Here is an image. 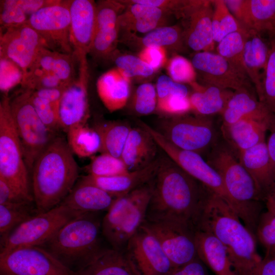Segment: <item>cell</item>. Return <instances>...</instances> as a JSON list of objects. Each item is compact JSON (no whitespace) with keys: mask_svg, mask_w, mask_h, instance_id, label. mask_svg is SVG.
Returning <instances> with one entry per match:
<instances>
[{"mask_svg":"<svg viewBox=\"0 0 275 275\" xmlns=\"http://www.w3.org/2000/svg\"><path fill=\"white\" fill-rule=\"evenodd\" d=\"M164 154L158 157L145 221H176L196 231L210 190Z\"/></svg>","mask_w":275,"mask_h":275,"instance_id":"obj_1","label":"cell"},{"mask_svg":"<svg viewBox=\"0 0 275 275\" xmlns=\"http://www.w3.org/2000/svg\"><path fill=\"white\" fill-rule=\"evenodd\" d=\"M243 224L236 212L210 191L197 230L210 232L221 241L237 275H254L262 258L255 235Z\"/></svg>","mask_w":275,"mask_h":275,"instance_id":"obj_2","label":"cell"},{"mask_svg":"<svg viewBox=\"0 0 275 275\" xmlns=\"http://www.w3.org/2000/svg\"><path fill=\"white\" fill-rule=\"evenodd\" d=\"M32 195L38 213L59 205L78 178V167L67 140L58 135L34 163Z\"/></svg>","mask_w":275,"mask_h":275,"instance_id":"obj_3","label":"cell"},{"mask_svg":"<svg viewBox=\"0 0 275 275\" xmlns=\"http://www.w3.org/2000/svg\"><path fill=\"white\" fill-rule=\"evenodd\" d=\"M94 214H86L71 220L41 247L73 271L79 272L102 249L101 224Z\"/></svg>","mask_w":275,"mask_h":275,"instance_id":"obj_4","label":"cell"},{"mask_svg":"<svg viewBox=\"0 0 275 275\" xmlns=\"http://www.w3.org/2000/svg\"><path fill=\"white\" fill-rule=\"evenodd\" d=\"M208 153L207 162L221 176L229 195L241 208L244 225L255 234L262 199L254 181L227 145L217 143Z\"/></svg>","mask_w":275,"mask_h":275,"instance_id":"obj_5","label":"cell"},{"mask_svg":"<svg viewBox=\"0 0 275 275\" xmlns=\"http://www.w3.org/2000/svg\"><path fill=\"white\" fill-rule=\"evenodd\" d=\"M153 179L118 197L107 211L101 232L113 249L125 251L129 240L145 221Z\"/></svg>","mask_w":275,"mask_h":275,"instance_id":"obj_6","label":"cell"},{"mask_svg":"<svg viewBox=\"0 0 275 275\" xmlns=\"http://www.w3.org/2000/svg\"><path fill=\"white\" fill-rule=\"evenodd\" d=\"M10 98L4 94L0 102V178L24 199L34 202L29 170L10 106Z\"/></svg>","mask_w":275,"mask_h":275,"instance_id":"obj_7","label":"cell"},{"mask_svg":"<svg viewBox=\"0 0 275 275\" xmlns=\"http://www.w3.org/2000/svg\"><path fill=\"white\" fill-rule=\"evenodd\" d=\"M32 90L22 89L12 99L10 106L29 171L36 159L59 134L42 122L31 101Z\"/></svg>","mask_w":275,"mask_h":275,"instance_id":"obj_8","label":"cell"},{"mask_svg":"<svg viewBox=\"0 0 275 275\" xmlns=\"http://www.w3.org/2000/svg\"><path fill=\"white\" fill-rule=\"evenodd\" d=\"M175 146L200 155L217 143V133L210 117L198 115L162 118L153 128Z\"/></svg>","mask_w":275,"mask_h":275,"instance_id":"obj_9","label":"cell"},{"mask_svg":"<svg viewBox=\"0 0 275 275\" xmlns=\"http://www.w3.org/2000/svg\"><path fill=\"white\" fill-rule=\"evenodd\" d=\"M81 215L62 205L38 213L1 237L0 253L21 248L42 246L66 223Z\"/></svg>","mask_w":275,"mask_h":275,"instance_id":"obj_10","label":"cell"},{"mask_svg":"<svg viewBox=\"0 0 275 275\" xmlns=\"http://www.w3.org/2000/svg\"><path fill=\"white\" fill-rule=\"evenodd\" d=\"M140 125L151 134L159 148L168 156L211 191L222 198L243 221L241 208L229 195L221 176L201 155L175 146L153 127L144 122L140 121Z\"/></svg>","mask_w":275,"mask_h":275,"instance_id":"obj_11","label":"cell"},{"mask_svg":"<svg viewBox=\"0 0 275 275\" xmlns=\"http://www.w3.org/2000/svg\"><path fill=\"white\" fill-rule=\"evenodd\" d=\"M0 275H78L41 246L0 253Z\"/></svg>","mask_w":275,"mask_h":275,"instance_id":"obj_12","label":"cell"},{"mask_svg":"<svg viewBox=\"0 0 275 275\" xmlns=\"http://www.w3.org/2000/svg\"><path fill=\"white\" fill-rule=\"evenodd\" d=\"M26 23L42 37L48 49L73 55L70 41V14L68 1L44 7Z\"/></svg>","mask_w":275,"mask_h":275,"instance_id":"obj_13","label":"cell"},{"mask_svg":"<svg viewBox=\"0 0 275 275\" xmlns=\"http://www.w3.org/2000/svg\"><path fill=\"white\" fill-rule=\"evenodd\" d=\"M144 224L157 238L175 268L198 257L196 231L189 226L172 221H145Z\"/></svg>","mask_w":275,"mask_h":275,"instance_id":"obj_14","label":"cell"},{"mask_svg":"<svg viewBox=\"0 0 275 275\" xmlns=\"http://www.w3.org/2000/svg\"><path fill=\"white\" fill-rule=\"evenodd\" d=\"M43 47H46L44 41L26 22L1 31L0 57L12 60L20 67L22 80L33 68Z\"/></svg>","mask_w":275,"mask_h":275,"instance_id":"obj_15","label":"cell"},{"mask_svg":"<svg viewBox=\"0 0 275 275\" xmlns=\"http://www.w3.org/2000/svg\"><path fill=\"white\" fill-rule=\"evenodd\" d=\"M70 41L79 74L88 76L87 56L90 52L95 25L96 3L91 0L68 1Z\"/></svg>","mask_w":275,"mask_h":275,"instance_id":"obj_16","label":"cell"},{"mask_svg":"<svg viewBox=\"0 0 275 275\" xmlns=\"http://www.w3.org/2000/svg\"><path fill=\"white\" fill-rule=\"evenodd\" d=\"M142 275H169L175 268L157 238L142 225L125 249Z\"/></svg>","mask_w":275,"mask_h":275,"instance_id":"obj_17","label":"cell"},{"mask_svg":"<svg viewBox=\"0 0 275 275\" xmlns=\"http://www.w3.org/2000/svg\"><path fill=\"white\" fill-rule=\"evenodd\" d=\"M191 62L203 85L234 91L249 89V77L217 53L196 52Z\"/></svg>","mask_w":275,"mask_h":275,"instance_id":"obj_18","label":"cell"},{"mask_svg":"<svg viewBox=\"0 0 275 275\" xmlns=\"http://www.w3.org/2000/svg\"><path fill=\"white\" fill-rule=\"evenodd\" d=\"M212 14V1L189 0L181 18L184 22L185 44L196 52L214 50Z\"/></svg>","mask_w":275,"mask_h":275,"instance_id":"obj_19","label":"cell"},{"mask_svg":"<svg viewBox=\"0 0 275 275\" xmlns=\"http://www.w3.org/2000/svg\"><path fill=\"white\" fill-rule=\"evenodd\" d=\"M88 78L78 76L69 84L58 104V114L63 131L86 124L90 117L88 94Z\"/></svg>","mask_w":275,"mask_h":275,"instance_id":"obj_20","label":"cell"},{"mask_svg":"<svg viewBox=\"0 0 275 275\" xmlns=\"http://www.w3.org/2000/svg\"><path fill=\"white\" fill-rule=\"evenodd\" d=\"M117 198L80 178L60 205L84 215L107 211Z\"/></svg>","mask_w":275,"mask_h":275,"instance_id":"obj_21","label":"cell"},{"mask_svg":"<svg viewBox=\"0 0 275 275\" xmlns=\"http://www.w3.org/2000/svg\"><path fill=\"white\" fill-rule=\"evenodd\" d=\"M159 148L151 134L146 129L141 126L132 127L120 158L129 172L138 171L157 159Z\"/></svg>","mask_w":275,"mask_h":275,"instance_id":"obj_22","label":"cell"},{"mask_svg":"<svg viewBox=\"0 0 275 275\" xmlns=\"http://www.w3.org/2000/svg\"><path fill=\"white\" fill-rule=\"evenodd\" d=\"M126 8L118 18L120 32L147 34L166 26L168 15L160 9L148 5L121 1Z\"/></svg>","mask_w":275,"mask_h":275,"instance_id":"obj_23","label":"cell"},{"mask_svg":"<svg viewBox=\"0 0 275 275\" xmlns=\"http://www.w3.org/2000/svg\"><path fill=\"white\" fill-rule=\"evenodd\" d=\"M237 158L253 178L264 201L267 193L275 186L266 142L237 152Z\"/></svg>","mask_w":275,"mask_h":275,"instance_id":"obj_24","label":"cell"},{"mask_svg":"<svg viewBox=\"0 0 275 275\" xmlns=\"http://www.w3.org/2000/svg\"><path fill=\"white\" fill-rule=\"evenodd\" d=\"M158 157L150 165L140 170L109 177L87 175L82 176L81 179L119 197L151 181L154 178L157 170Z\"/></svg>","mask_w":275,"mask_h":275,"instance_id":"obj_25","label":"cell"},{"mask_svg":"<svg viewBox=\"0 0 275 275\" xmlns=\"http://www.w3.org/2000/svg\"><path fill=\"white\" fill-rule=\"evenodd\" d=\"M270 117L268 119L245 118L229 126L222 125V132L230 148L237 153L265 141Z\"/></svg>","mask_w":275,"mask_h":275,"instance_id":"obj_26","label":"cell"},{"mask_svg":"<svg viewBox=\"0 0 275 275\" xmlns=\"http://www.w3.org/2000/svg\"><path fill=\"white\" fill-rule=\"evenodd\" d=\"M273 113L248 89L234 91L221 115L222 126L230 125L245 118L268 119Z\"/></svg>","mask_w":275,"mask_h":275,"instance_id":"obj_27","label":"cell"},{"mask_svg":"<svg viewBox=\"0 0 275 275\" xmlns=\"http://www.w3.org/2000/svg\"><path fill=\"white\" fill-rule=\"evenodd\" d=\"M195 243L198 258L216 275H237L225 246L212 233L197 230Z\"/></svg>","mask_w":275,"mask_h":275,"instance_id":"obj_28","label":"cell"},{"mask_svg":"<svg viewBox=\"0 0 275 275\" xmlns=\"http://www.w3.org/2000/svg\"><path fill=\"white\" fill-rule=\"evenodd\" d=\"M78 275H142L125 251L102 249Z\"/></svg>","mask_w":275,"mask_h":275,"instance_id":"obj_29","label":"cell"},{"mask_svg":"<svg viewBox=\"0 0 275 275\" xmlns=\"http://www.w3.org/2000/svg\"><path fill=\"white\" fill-rule=\"evenodd\" d=\"M131 79L113 68L102 74L96 82L98 95L108 111L114 112L123 108L130 95Z\"/></svg>","mask_w":275,"mask_h":275,"instance_id":"obj_30","label":"cell"},{"mask_svg":"<svg viewBox=\"0 0 275 275\" xmlns=\"http://www.w3.org/2000/svg\"><path fill=\"white\" fill-rule=\"evenodd\" d=\"M270 52L269 42L262 35L248 31L244 44L242 61L246 74L257 92L260 86Z\"/></svg>","mask_w":275,"mask_h":275,"instance_id":"obj_31","label":"cell"},{"mask_svg":"<svg viewBox=\"0 0 275 275\" xmlns=\"http://www.w3.org/2000/svg\"><path fill=\"white\" fill-rule=\"evenodd\" d=\"M190 86L193 89V92L188 96L191 111L203 116L221 114L233 93L231 90L197 82Z\"/></svg>","mask_w":275,"mask_h":275,"instance_id":"obj_32","label":"cell"},{"mask_svg":"<svg viewBox=\"0 0 275 275\" xmlns=\"http://www.w3.org/2000/svg\"><path fill=\"white\" fill-rule=\"evenodd\" d=\"M128 43H135L142 49L150 46L160 47L180 51L185 44L183 30L178 26H163L154 30L140 37L133 34L125 33Z\"/></svg>","mask_w":275,"mask_h":275,"instance_id":"obj_33","label":"cell"},{"mask_svg":"<svg viewBox=\"0 0 275 275\" xmlns=\"http://www.w3.org/2000/svg\"><path fill=\"white\" fill-rule=\"evenodd\" d=\"M75 61L76 60L72 54L51 50L43 47L39 51L32 70L40 68L53 74L65 84L69 85L76 79Z\"/></svg>","mask_w":275,"mask_h":275,"instance_id":"obj_34","label":"cell"},{"mask_svg":"<svg viewBox=\"0 0 275 275\" xmlns=\"http://www.w3.org/2000/svg\"><path fill=\"white\" fill-rule=\"evenodd\" d=\"M119 34L118 21L95 20L94 33L89 53L95 58L109 59L116 51Z\"/></svg>","mask_w":275,"mask_h":275,"instance_id":"obj_35","label":"cell"},{"mask_svg":"<svg viewBox=\"0 0 275 275\" xmlns=\"http://www.w3.org/2000/svg\"><path fill=\"white\" fill-rule=\"evenodd\" d=\"M131 128L128 123L121 121H109L96 125L94 129L101 141L100 152L120 158Z\"/></svg>","mask_w":275,"mask_h":275,"instance_id":"obj_36","label":"cell"},{"mask_svg":"<svg viewBox=\"0 0 275 275\" xmlns=\"http://www.w3.org/2000/svg\"><path fill=\"white\" fill-rule=\"evenodd\" d=\"M66 133V140L70 149L79 157H91L101 152V139L94 128L86 124L78 125L69 128Z\"/></svg>","mask_w":275,"mask_h":275,"instance_id":"obj_37","label":"cell"},{"mask_svg":"<svg viewBox=\"0 0 275 275\" xmlns=\"http://www.w3.org/2000/svg\"><path fill=\"white\" fill-rule=\"evenodd\" d=\"M249 31L275 34V0H248Z\"/></svg>","mask_w":275,"mask_h":275,"instance_id":"obj_38","label":"cell"},{"mask_svg":"<svg viewBox=\"0 0 275 275\" xmlns=\"http://www.w3.org/2000/svg\"><path fill=\"white\" fill-rule=\"evenodd\" d=\"M33 202L0 204L1 237L30 217L38 214Z\"/></svg>","mask_w":275,"mask_h":275,"instance_id":"obj_39","label":"cell"},{"mask_svg":"<svg viewBox=\"0 0 275 275\" xmlns=\"http://www.w3.org/2000/svg\"><path fill=\"white\" fill-rule=\"evenodd\" d=\"M212 3V30L215 43L231 33L246 30L230 12L224 0H214Z\"/></svg>","mask_w":275,"mask_h":275,"instance_id":"obj_40","label":"cell"},{"mask_svg":"<svg viewBox=\"0 0 275 275\" xmlns=\"http://www.w3.org/2000/svg\"><path fill=\"white\" fill-rule=\"evenodd\" d=\"M248 31H237L229 34L217 43L216 48L217 53L246 76L243 64L242 55Z\"/></svg>","mask_w":275,"mask_h":275,"instance_id":"obj_41","label":"cell"},{"mask_svg":"<svg viewBox=\"0 0 275 275\" xmlns=\"http://www.w3.org/2000/svg\"><path fill=\"white\" fill-rule=\"evenodd\" d=\"M270 52L257 97L270 111L275 114V34L270 37Z\"/></svg>","mask_w":275,"mask_h":275,"instance_id":"obj_42","label":"cell"},{"mask_svg":"<svg viewBox=\"0 0 275 275\" xmlns=\"http://www.w3.org/2000/svg\"><path fill=\"white\" fill-rule=\"evenodd\" d=\"M86 171L88 175L98 177L113 176L129 172L121 158L106 153L93 157Z\"/></svg>","mask_w":275,"mask_h":275,"instance_id":"obj_43","label":"cell"},{"mask_svg":"<svg viewBox=\"0 0 275 275\" xmlns=\"http://www.w3.org/2000/svg\"><path fill=\"white\" fill-rule=\"evenodd\" d=\"M109 59L113 60L116 68L121 73L130 79L134 77H149L155 71L138 56L120 54L116 50Z\"/></svg>","mask_w":275,"mask_h":275,"instance_id":"obj_44","label":"cell"},{"mask_svg":"<svg viewBox=\"0 0 275 275\" xmlns=\"http://www.w3.org/2000/svg\"><path fill=\"white\" fill-rule=\"evenodd\" d=\"M157 98L155 87L151 83H143L135 90L131 101L133 112L148 115L156 111Z\"/></svg>","mask_w":275,"mask_h":275,"instance_id":"obj_45","label":"cell"},{"mask_svg":"<svg viewBox=\"0 0 275 275\" xmlns=\"http://www.w3.org/2000/svg\"><path fill=\"white\" fill-rule=\"evenodd\" d=\"M31 99L39 117L47 128L58 133L63 130L59 118V104L39 97L34 91H32Z\"/></svg>","mask_w":275,"mask_h":275,"instance_id":"obj_46","label":"cell"},{"mask_svg":"<svg viewBox=\"0 0 275 275\" xmlns=\"http://www.w3.org/2000/svg\"><path fill=\"white\" fill-rule=\"evenodd\" d=\"M167 70L169 77L176 82L190 85L196 82L197 74L191 62L183 56H173L167 62Z\"/></svg>","mask_w":275,"mask_h":275,"instance_id":"obj_47","label":"cell"},{"mask_svg":"<svg viewBox=\"0 0 275 275\" xmlns=\"http://www.w3.org/2000/svg\"><path fill=\"white\" fill-rule=\"evenodd\" d=\"M21 84L22 89L32 91L63 88L68 85L63 83L53 74L40 68L33 69Z\"/></svg>","mask_w":275,"mask_h":275,"instance_id":"obj_48","label":"cell"},{"mask_svg":"<svg viewBox=\"0 0 275 275\" xmlns=\"http://www.w3.org/2000/svg\"><path fill=\"white\" fill-rule=\"evenodd\" d=\"M255 236L265 250V255L275 253V216L266 211L261 214Z\"/></svg>","mask_w":275,"mask_h":275,"instance_id":"obj_49","label":"cell"},{"mask_svg":"<svg viewBox=\"0 0 275 275\" xmlns=\"http://www.w3.org/2000/svg\"><path fill=\"white\" fill-rule=\"evenodd\" d=\"M29 18L20 0L1 1V29L22 24Z\"/></svg>","mask_w":275,"mask_h":275,"instance_id":"obj_50","label":"cell"},{"mask_svg":"<svg viewBox=\"0 0 275 275\" xmlns=\"http://www.w3.org/2000/svg\"><path fill=\"white\" fill-rule=\"evenodd\" d=\"M190 111L188 96L172 95L157 102L156 112L163 116L162 118L183 115Z\"/></svg>","mask_w":275,"mask_h":275,"instance_id":"obj_51","label":"cell"},{"mask_svg":"<svg viewBox=\"0 0 275 275\" xmlns=\"http://www.w3.org/2000/svg\"><path fill=\"white\" fill-rule=\"evenodd\" d=\"M0 89L4 94L18 84H21L23 73L20 67L12 60L0 57Z\"/></svg>","mask_w":275,"mask_h":275,"instance_id":"obj_52","label":"cell"},{"mask_svg":"<svg viewBox=\"0 0 275 275\" xmlns=\"http://www.w3.org/2000/svg\"><path fill=\"white\" fill-rule=\"evenodd\" d=\"M155 88L157 100L172 95L184 96H188L189 95L185 85L174 81L169 76L165 75H160L158 78Z\"/></svg>","mask_w":275,"mask_h":275,"instance_id":"obj_53","label":"cell"},{"mask_svg":"<svg viewBox=\"0 0 275 275\" xmlns=\"http://www.w3.org/2000/svg\"><path fill=\"white\" fill-rule=\"evenodd\" d=\"M167 51L162 47H146L141 49L138 57L156 71L162 67L167 62Z\"/></svg>","mask_w":275,"mask_h":275,"instance_id":"obj_54","label":"cell"},{"mask_svg":"<svg viewBox=\"0 0 275 275\" xmlns=\"http://www.w3.org/2000/svg\"><path fill=\"white\" fill-rule=\"evenodd\" d=\"M231 14L245 30L249 31L248 0H224Z\"/></svg>","mask_w":275,"mask_h":275,"instance_id":"obj_55","label":"cell"},{"mask_svg":"<svg viewBox=\"0 0 275 275\" xmlns=\"http://www.w3.org/2000/svg\"><path fill=\"white\" fill-rule=\"evenodd\" d=\"M169 275H208L203 263L198 257L182 266L175 267Z\"/></svg>","mask_w":275,"mask_h":275,"instance_id":"obj_56","label":"cell"},{"mask_svg":"<svg viewBox=\"0 0 275 275\" xmlns=\"http://www.w3.org/2000/svg\"><path fill=\"white\" fill-rule=\"evenodd\" d=\"M25 202L30 201L22 198L4 180L0 178V204H18Z\"/></svg>","mask_w":275,"mask_h":275,"instance_id":"obj_57","label":"cell"},{"mask_svg":"<svg viewBox=\"0 0 275 275\" xmlns=\"http://www.w3.org/2000/svg\"><path fill=\"white\" fill-rule=\"evenodd\" d=\"M254 275H275V253L265 255Z\"/></svg>","mask_w":275,"mask_h":275,"instance_id":"obj_58","label":"cell"},{"mask_svg":"<svg viewBox=\"0 0 275 275\" xmlns=\"http://www.w3.org/2000/svg\"><path fill=\"white\" fill-rule=\"evenodd\" d=\"M66 87L67 86L63 88L41 89L34 91L39 97L53 103L59 104Z\"/></svg>","mask_w":275,"mask_h":275,"instance_id":"obj_59","label":"cell"},{"mask_svg":"<svg viewBox=\"0 0 275 275\" xmlns=\"http://www.w3.org/2000/svg\"><path fill=\"white\" fill-rule=\"evenodd\" d=\"M270 134L266 142L271 170L275 178V127L269 123Z\"/></svg>","mask_w":275,"mask_h":275,"instance_id":"obj_60","label":"cell"},{"mask_svg":"<svg viewBox=\"0 0 275 275\" xmlns=\"http://www.w3.org/2000/svg\"><path fill=\"white\" fill-rule=\"evenodd\" d=\"M264 201L267 211L275 216V186L267 193Z\"/></svg>","mask_w":275,"mask_h":275,"instance_id":"obj_61","label":"cell"},{"mask_svg":"<svg viewBox=\"0 0 275 275\" xmlns=\"http://www.w3.org/2000/svg\"><path fill=\"white\" fill-rule=\"evenodd\" d=\"M269 124L275 127V114H272L269 120Z\"/></svg>","mask_w":275,"mask_h":275,"instance_id":"obj_62","label":"cell"}]
</instances>
